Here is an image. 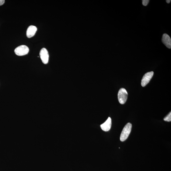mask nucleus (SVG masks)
Listing matches in <instances>:
<instances>
[{"label": "nucleus", "mask_w": 171, "mask_h": 171, "mask_svg": "<svg viewBox=\"0 0 171 171\" xmlns=\"http://www.w3.org/2000/svg\"><path fill=\"white\" fill-rule=\"evenodd\" d=\"M132 125L130 123L125 125L122 131L120 136V140L122 142L127 139L129 135L131 130Z\"/></svg>", "instance_id": "f257e3e1"}, {"label": "nucleus", "mask_w": 171, "mask_h": 171, "mask_svg": "<svg viewBox=\"0 0 171 171\" xmlns=\"http://www.w3.org/2000/svg\"><path fill=\"white\" fill-rule=\"evenodd\" d=\"M118 97L120 103L121 104H124L127 99L128 93L127 91L124 88H120L119 91Z\"/></svg>", "instance_id": "f03ea898"}, {"label": "nucleus", "mask_w": 171, "mask_h": 171, "mask_svg": "<svg viewBox=\"0 0 171 171\" xmlns=\"http://www.w3.org/2000/svg\"><path fill=\"white\" fill-rule=\"evenodd\" d=\"M29 49L27 46L22 45L17 47L15 50L16 54L18 56H23L28 54Z\"/></svg>", "instance_id": "7ed1b4c3"}, {"label": "nucleus", "mask_w": 171, "mask_h": 171, "mask_svg": "<svg viewBox=\"0 0 171 171\" xmlns=\"http://www.w3.org/2000/svg\"><path fill=\"white\" fill-rule=\"evenodd\" d=\"M154 75V72L151 71L146 73L143 77L141 81V85L143 87L147 85L149 83Z\"/></svg>", "instance_id": "20e7f679"}, {"label": "nucleus", "mask_w": 171, "mask_h": 171, "mask_svg": "<svg viewBox=\"0 0 171 171\" xmlns=\"http://www.w3.org/2000/svg\"><path fill=\"white\" fill-rule=\"evenodd\" d=\"M40 56L42 62L44 64L48 63L49 54L48 51L45 48H43L40 50Z\"/></svg>", "instance_id": "39448f33"}, {"label": "nucleus", "mask_w": 171, "mask_h": 171, "mask_svg": "<svg viewBox=\"0 0 171 171\" xmlns=\"http://www.w3.org/2000/svg\"><path fill=\"white\" fill-rule=\"evenodd\" d=\"M111 125V119L110 117H109L107 120L104 123L100 125V127L103 131H108L110 129Z\"/></svg>", "instance_id": "423d86ee"}, {"label": "nucleus", "mask_w": 171, "mask_h": 171, "mask_svg": "<svg viewBox=\"0 0 171 171\" xmlns=\"http://www.w3.org/2000/svg\"><path fill=\"white\" fill-rule=\"evenodd\" d=\"M162 42L167 48H171V39L169 35L164 34L162 36Z\"/></svg>", "instance_id": "0eeeda50"}, {"label": "nucleus", "mask_w": 171, "mask_h": 171, "mask_svg": "<svg viewBox=\"0 0 171 171\" xmlns=\"http://www.w3.org/2000/svg\"><path fill=\"white\" fill-rule=\"evenodd\" d=\"M37 30L35 26H31L28 28L26 32V36L28 38H31L34 36Z\"/></svg>", "instance_id": "6e6552de"}, {"label": "nucleus", "mask_w": 171, "mask_h": 171, "mask_svg": "<svg viewBox=\"0 0 171 171\" xmlns=\"http://www.w3.org/2000/svg\"><path fill=\"white\" fill-rule=\"evenodd\" d=\"M164 120L165 121L170 122L171 121V112L166 117L164 118Z\"/></svg>", "instance_id": "1a4fd4ad"}, {"label": "nucleus", "mask_w": 171, "mask_h": 171, "mask_svg": "<svg viewBox=\"0 0 171 171\" xmlns=\"http://www.w3.org/2000/svg\"><path fill=\"white\" fill-rule=\"evenodd\" d=\"M142 1L143 5L145 6H147L149 2V0H143Z\"/></svg>", "instance_id": "9d476101"}, {"label": "nucleus", "mask_w": 171, "mask_h": 171, "mask_svg": "<svg viewBox=\"0 0 171 171\" xmlns=\"http://www.w3.org/2000/svg\"><path fill=\"white\" fill-rule=\"evenodd\" d=\"M5 2L4 0H0V6L3 5Z\"/></svg>", "instance_id": "9b49d317"}, {"label": "nucleus", "mask_w": 171, "mask_h": 171, "mask_svg": "<svg viewBox=\"0 0 171 171\" xmlns=\"http://www.w3.org/2000/svg\"><path fill=\"white\" fill-rule=\"evenodd\" d=\"M170 1H171L170 0H167V1H166V2L168 4L170 3Z\"/></svg>", "instance_id": "f8f14e48"}]
</instances>
